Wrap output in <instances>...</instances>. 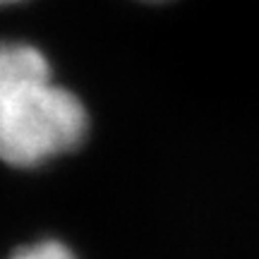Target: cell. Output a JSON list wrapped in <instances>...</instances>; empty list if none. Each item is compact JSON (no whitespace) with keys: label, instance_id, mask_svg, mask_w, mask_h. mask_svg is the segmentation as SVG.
Here are the masks:
<instances>
[{"label":"cell","instance_id":"2","mask_svg":"<svg viewBox=\"0 0 259 259\" xmlns=\"http://www.w3.org/2000/svg\"><path fill=\"white\" fill-rule=\"evenodd\" d=\"M10 259H74V254L60 242L44 240L36 245H29V247H22Z\"/></svg>","mask_w":259,"mask_h":259},{"label":"cell","instance_id":"1","mask_svg":"<svg viewBox=\"0 0 259 259\" xmlns=\"http://www.w3.org/2000/svg\"><path fill=\"white\" fill-rule=\"evenodd\" d=\"M87 135V111L53 79L48 60L29 44H0V158L41 166Z\"/></svg>","mask_w":259,"mask_h":259},{"label":"cell","instance_id":"3","mask_svg":"<svg viewBox=\"0 0 259 259\" xmlns=\"http://www.w3.org/2000/svg\"><path fill=\"white\" fill-rule=\"evenodd\" d=\"M0 3H12V0H0Z\"/></svg>","mask_w":259,"mask_h":259}]
</instances>
